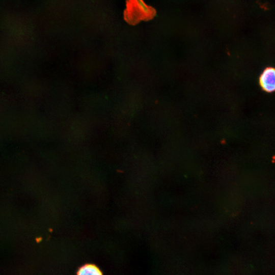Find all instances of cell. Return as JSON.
Segmentation results:
<instances>
[{"mask_svg":"<svg viewBox=\"0 0 275 275\" xmlns=\"http://www.w3.org/2000/svg\"><path fill=\"white\" fill-rule=\"evenodd\" d=\"M260 84L262 89L272 92L275 89V70L272 67L266 68L260 77Z\"/></svg>","mask_w":275,"mask_h":275,"instance_id":"6da1fadb","label":"cell"},{"mask_svg":"<svg viewBox=\"0 0 275 275\" xmlns=\"http://www.w3.org/2000/svg\"><path fill=\"white\" fill-rule=\"evenodd\" d=\"M78 274L80 275H99L101 274L100 270L95 265L87 264L80 267L78 270Z\"/></svg>","mask_w":275,"mask_h":275,"instance_id":"7a4b0ae2","label":"cell"},{"mask_svg":"<svg viewBox=\"0 0 275 275\" xmlns=\"http://www.w3.org/2000/svg\"><path fill=\"white\" fill-rule=\"evenodd\" d=\"M139 5L144 12L146 13L148 12L147 6L144 3H143L142 2L139 1Z\"/></svg>","mask_w":275,"mask_h":275,"instance_id":"3957f363","label":"cell"}]
</instances>
